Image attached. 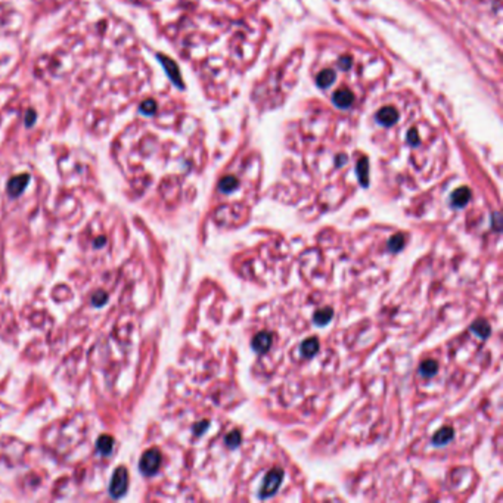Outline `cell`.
<instances>
[{
  "mask_svg": "<svg viewBox=\"0 0 503 503\" xmlns=\"http://www.w3.org/2000/svg\"><path fill=\"white\" fill-rule=\"evenodd\" d=\"M437 372V363L432 361V360H427L421 364L419 367V373L422 376H427V378H430V376H432L434 373Z\"/></svg>",
  "mask_w": 503,
  "mask_h": 503,
  "instance_id": "12",
  "label": "cell"
},
{
  "mask_svg": "<svg viewBox=\"0 0 503 503\" xmlns=\"http://www.w3.org/2000/svg\"><path fill=\"white\" fill-rule=\"evenodd\" d=\"M452 437H453V432H452V430L447 428V430H441L440 432H437V435L434 437V441L437 444H444L449 440H452Z\"/></svg>",
  "mask_w": 503,
  "mask_h": 503,
  "instance_id": "13",
  "label": "cell"
},
{
  "mask_svg": "<svg viewBox=\"0 0 503 503\" xmlns=\"http://www.w3.org/2000/svg\"><path fill=\"white\" fill-rule=\"evenodd\" d=\"M468 199H469V191H468L466 188L457 189V191L453 193V196H452V202H453V205H456V207L465 205V204L468 202Z\"/></svg>",
  "mask_w": 503,
  "mask_h": 503,
  "instance_id": "9",
  "label": "cell"
},
{
  "mask_svg": "<svg viewBox=\"0 0 503 503\" xmlns=\"http://www.w3.org/2000/svg\"><path fill=\"white\" fill-rule=\"evenodd\" d=\"M28 180H30V176H28V174L15 176V177L11 179L9 183H8V193H9L11 196H18V195H21L23 191L25 189Z\"/></svg>",
  "mask_w": 503,
  "mask_h": 503,
  "instance_id": "4",
  "label": "cell"
},
{
  "mask_svg": "<svg viewBox=\"0 0 503 503\" xmlns=\"http://www.w3.org/2000/svg\"><path fill=\"white\" fill-rule=\"evenodd\" d=\"M378 120L385 125H391L397 120V112L393 108H384L383 111H380Z\"/></svg>",
  "mask_w": 503,
  "mask_h": 503,
  "instance_id": "8",
  "label": "cell"
},
{
  "mask_svg": "<svg viewBox=\"0 0 503 503\" xmlns=\"http://www.w3.org/2000/svg\"><path fill=\"white\" fill-rule=\"evenodd\" d=\"M155 109H157V105H155L154 100H146V102H144V103L141 105V111L145 112V114H148V115L154 114Z\"/></svg>",
  "mask_w": 503,
  "mask_h": 503,
  "instance_id": "16",
  "label": "cell"
},
{
  "mask_svg": "<svg viewBox=\"0 0 503 503\" xmlns=\"http://www.w3.org/2000/svg\"><path fill=\"white\" fill-rule=\"evenodd\" d=\"M160 59H161V62H163V65L166 67V70H167V72H168V75L171 77V80L174 81V83H180V80H179V72H177V68H176V65L170 61V59H167V58H163V56H160Z\"/></svg>",
  "mask_w": 503,
  "mask_h": 503,
  "instance_id": "11",
  "label": "cell"
},
{
  "mask_svg": "<svg viewBox=\"0 0 503 503\" xmlns=\"http://www.w3.org/2000/svg\"><path fill=\"white\" fill-rule=\"evenodd\" d=\"M272 345V336L267 332H260L253 339V348L259 353H266Z\"/></svg>",
  "mask_w": 503,
  "mask_h": 503,
  "instance_id": "5",
  "label": "cell"
},
{
  "mask_svg": "<svg viewBox=\"0 0 503 503\" xmlns=\"http://www.w3.org/2000/svg\"><path fill=\"white\" fill-rule=\"evenodd\" d=\"M334 103L339 108H348L353 103V95L348 90H339L334 95Z\"/></svg>",
  "mask_w": 503,
  "mask_h": 503,
  "instance_id": "6",
  "label": "cell"
},
{
  "mask_svg": "<svg viewBox=\"0 0 503 503\" xmlns=\"http://www.w3.org/2000/svg\"><path fill=\"white\" fill-rule=\"evenodd\" d=\"M236 188V180L233 177H226L221 183H220V189L223 192H230Z\"/></svg>",
  "mask_w": 503,
  "mask_h": 503,
  "instance_id": "15",
  "label": "cell"
},
{
  "mask_svg": "<svg viewBox=\"0 0 503 503\" xmlns=\"http://www.w3.org/2000/svg\"><path fill=\"white\" fill-rule=\"evenodd\" d=\"M284 478V471L282 469H273L264 479L262 490H260V497H269L276 493L281 481Z\"/></svg>",
  "mask_w": 503,
  "mask_h": 503,
  "instance_id": "3",
  "label": "cell"
},
{
  "mask_svg": "<svg viewBox=\"0 0 503 503\" xmlns=\"http://www.w3.org/2000/svg\"><path fill=\"white\" fill-rule=\"evenodd\" d=\"M160 463H161V453L157 449H151L144 453L139 462V468L145 475H154L157 469L160 468Z\"/></svg>",
  "mask_w": 503,
  "mask_h": 503,
  "instance_id": "2",
  "label": "cell"
},
{
  "mask_svg": "<svg viewBox=\"0 0 503 503\" xmlns=\"http://www.w3.org/2000/svg\"><path fill=\"white\" fill-rule=\"evenodd\" d=\"M317 348H319V342H317L316 338H310V339L304 341L303 345H301V351H303L304 357H311V356H314V353L317 351Z\"/></svg>",
  "mask_w": 503,
  "mask_h": 503,
  "instance_id": "10",
  "label": "cell"
},
{
  "mask_svg": "<svg viewBox=\"0 0 503 503\" xmlns=\"http://www.w3.org/2000/svg\"><path fill=\"white\" fill-rule=\"evenodd\" d=\"M127 487H129L127 471H125L124 466H120V468L115 469V472L112 475V479H111V484H109V494H111V497H114V499L121 497L125 491H127Z\"/></svg>",
  "mask_w": 503,
  "mask_h": 503,
  "instance_id": "1",
  "label": "cell"
},
{
  "mask_svg": "<svg viewBox=\"0 0 503 503\" xmlns=\"http://www.w3.org/2000/svg\"><path fill=\"white\" fill-rule=\"evenodd\" d=\"M96 449H97V452H99L100 455L108 456V455L112 452V449H114V438L109 437V435H102V437H99L97 444H96Z\"/></svg>",
  "mask_w": 503,
  "mask_h": 503,
  "instance_id": "7",
  "label": "cell"
},
{
  "mask_svg": "<svg viewBox=\"0 0 503 503\" xmlns=\"http://www.w3.org/2000/svg\"><path fill=\"white\" fill-rule=\"evenodd\" d=\"M331 316H332V311H331L329 309H328V310H322V311H319V313L316 314L314 322H316L317 325H325L326 322H329Z\"/></svg>",
  "mask_w": 503,
  "mask_h": 503,
  "instance_id": "14",
  "label": "cell"
}]
</instances>
